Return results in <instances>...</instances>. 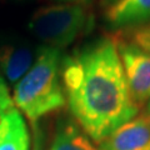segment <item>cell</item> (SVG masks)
Returning <instances> with one entry per match:
<instances>
[{
  "label": "cell",
  "instance_id": "4fadbf2b",
  "mask_svg": "<svg viewBox=\"0 0 150 150\" xmlns=\"http://www.w3.org/2000/svg\"><path fill=\"white\" fill-rule=\"evenodd\" d=\"M145 111H146L148 114H150V101L146 105H145Z\"/></svg>",
  "mask_w": 150,
  "mask_h": 150
},
{
  "label": "cell",
  "instance_id": "7c38bea8",
  "mask_svg": "<svg viewBox=\"0 0 150 150\" xmlns=\"http://www.w3.org/2000/svg\"><path fill=\"white\" fill-rule=\"evenodd\" d=\"M118 0H101L100 1V4H101V6L104 8V9H106V8H109V6H111L114 3H116Z\"/></svg>",
  "mask_w": 150,
  "mask_h": 150
},
{
  "label": "cell",
  "instance_id": "6da1fadb",
  "mask_svg": "<svg viewBox=\"0 0 150 150\" xmlns=\"http://www.w3.org/2000/svg\"><path fill=\"white\" fill-rule=\"evenodd\" d=\"M67 104L74 121L99 145L140 112L129 91L115 38H100L62 63Z\"/></svg>",
  "mask_w": 150,
  "mask_h": 150
},
{
  "label": "cell",
  "instance_id": "52a82bcc",
  "mask_svg": "<svg viewBox=\"0 0 150 150\" xmlns=\"http://www.w3.org/2000/svg\"><path fill=\"white\" fill-rule=\"evenodd\" d=\"M36 55L26 45L0 46V73L6 80L15 85L31 69Z\"/></svg>",
  "mask_w": 150,
  "mask_h": 150
},
{
  "label": "cell",
  "instance_id": "277c9868",
  "mask_svg": "<svg viewBox=\"0 0 150 150\" xmlns=\"http://www.w3.org/2000/svg\"><path fill=\"white\" fill-rule=\"evenodd\" d=\"M115 43L131 98L142 109L150 101V53L123 34Z\"/></svg>",
  "mask_w": 150,
  "mask_h": 150
},
{
  "label": "cell",
  "instance_id": "5b68a950",
  "mask_svg": "<svg viewBox=\"0 0 150 150\" xmlns=\"http://www.w3.org/2000/svg\"><path fill=\"white\" fill-rule=\"evenodd\" d=\"M101 150H150V114L140 111L99 144Z\"/></svg>",
  "mask_w": 150,
  "mask_h": 150
},
{
  "label": "cell",
  "instance_id": "8992f818",
  "mask_svg": "<svg viewBox=\"0 0 150 150\" xmlns=\"http://www.w3.org/2000/svg\"><path fill=\"white\" fill-rule=\"evenodd\" d=\"M104 10L108 26L118 33L134 30L150 23V0H118Z\"/></svg>",
  "mask_w": 150,
  "mask_h": 150
},
{
  "label": "cell",
  "instance_id": "3957f363",
  "mask_svg": "<svg viewBox=\"0 0 150 150\" xmlns=\"http://www.w3.org/2000/svg\"><path fill=\"white\" fill-rule=\"evenodd\" d=\"M88 21L85 4H59L38 9L29 21V30L45 46L60 50L76 40Z\"/></svg>",
  "mask_w": 150,
  "mask_h": 150
},
{
  "label": "cell",
  "instance_id": "9a60e30c",
  "mask_svg": "<svg viewBox=\"0 0 150 150\" xmlns=\"http://www.w3.org/2000/svg\"><path fill=\"white\" fill-rule=\"evenodd\" d=\"M60 1H70V0H60Z\"/></svg>",
  "mask_w": 150,
  "mask_h": 150
},
{
  "label": "cell",
  "instance_id": "ba28073f",
  "mask_svg": "<svg viewBox=\"0 0 150 150\" xmlns=\"http://www.w3.org/2000/svg\"><path fill=\"white\" fill-rule=\"evenodd\" d=\"M30 138L23 114L15 106L0 112V150H29Z\"/></svg>",
  "mask_w": 150,
  "mask_h": 150
},
{
  "label": "cell",
  "instance_id": "8fae6325",
  "mask_svg": "<svg viewBox=\"0 0 150 150\" xmlns=\"http://www.w3.org/2000/svg\"><path fill=\"white\" fill-rule=\"evenodd\" d=\"M13 106H15V105H14L13 98L10 96V94H9L6 81H5V79L0 75V112L10 109Z\"/></svg>",
  "mask_w": 150,
  "mask_h": 150
},
{
  "label": "cell",
  "instance_id": "7a4b0ae2",
  "mask_svg": "<svg viewBox=\"0 0 150 150\" xmlns=\"http://www.w3.org/2000/svg\"><path fill=\"white\" fill-rule=\"evenodd\" d=\"M15 108L33 123L67 104L62 80V53L44 46L25 76L14 86Z\"/></svg>",
  "mask_w": 150,
  "mask_h": 150
},
{
  "label": "cell",
  "instance_id": "9c48e42d",
  "mask_svg": "<svg viewBox=\"0 0 150 150\" xmlns=\"http://www.w3.org/2000/svg\"><path fill=\"white\" fill-rule=\"evenodd\" d=\"M50 150H101L84 133L74 119H63L56 125Z\"/></svg>",
  "mask_w": 150,
  "mask_h": 150
},
{
  "label": "cell",
  "instance_id": "5bb4252c",
  "mask_svg": "<svg viewBox=\"0 0 150 150\" xmlns=\"http://www.w3.org/2000/svg\"><path fill=\"white\" fill-rule=\"evenodd\" d=\"M89 1H90V0H81V3H83V4H88Z\"/></svg>",
  "mask_w": 150,
  "mask_h": 150
},
{
  "label": "cell",
  "instance_id": "30bf717a",
  "mask_svg": "<svg viewBox=\"0 0 150 150\" xmlns=\"http://www.w3.org/2000/svg\"><path fill=\"white\" fill-rule=\"evenodd\" d=\"M120 34L128 36L134 43H137L139 46H142L148 53H150V23L146 25L137 28V29H134V30H130L126 33H120Z\"/></svg>",
  "mask_w": 150,
  "mask_h": 150
}]
</instances>
